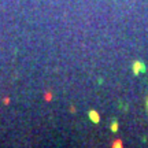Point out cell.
<instances>
[{"label":"cell","instance_id":"obj_1","mask_svg":"<svg viewBox=\"0 0 148 148\" xmlns=\"http://www.w3.org/2000/svg\"><path fill=\"white\" fill-rule=\"evenodd\" d=\"M140 71H144V64L141 62H134V64H133V73L138 74Z\"/></svg>","mask_w":148,"mask_h":148},{"label":"cell","instance_id":"obj_4","mask_svg":"<svg viewBox=\"0 0 148 148\" xmlns=\"http://www.w3.org/2000/svg\"><path fill=\"white\" fill-rule=\"evenodd\" d=\"M112 147H122V141H115V144H112Z\"/></svg>","mask_w":148,"mask_h":148},{"label":"cell","instance_id":"obj_3","mask_svg":"<svg viewBox=\"0 0 148 148\" xmlns=\"http://www.w3.org/2000/svg\"><path fill=\"white\" fill-rule=\"evenodd\" d=\"M111 129H112V132H116V129H118V123L114 122V123H112V126H111Z\"/></svg>","mask_w":148,"mask_h":148},{"label":"cell","instance_id":"obj_2","mask_svg":"<svg viewBox=\"0 0 148 148\" xmlns=\"http://www.w3.org/2000/svg\"><path fill=\"white\" fill-rule=\"evenodd\" d=\"M89 118H90V121L95 122V123H97L99 119H100V116H99V114L96 111H89Z\"/></svg>","mask_w":148,"mask_h":148}]
</instances>
